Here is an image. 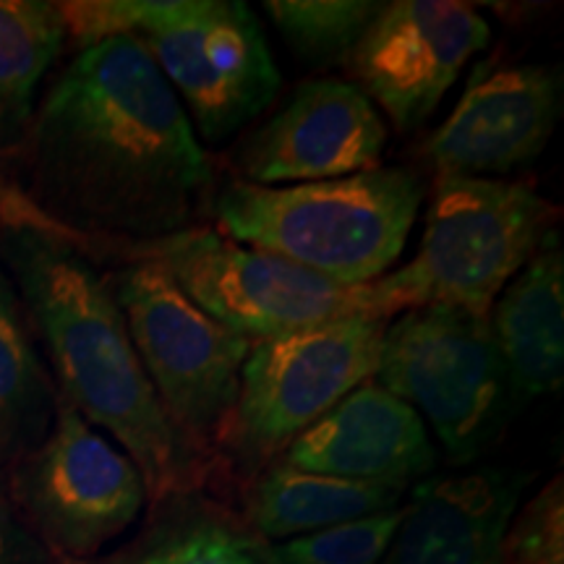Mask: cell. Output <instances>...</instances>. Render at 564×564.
Here are the masks:
<instances>
[{
  "label": "cell",
  "instance_id": "cell-1",
  "mask_svg": "<svg viewBox=\"0 0 564 564\" xmlns=\"http://www.w3.org/2000/svg\"><path fill=\"white\" fill-rule=\"evenodd\" d=\"M11 154L19 194L76 241H158L194 228L215 199L186 110L133 37L79 51Z\"/></svg>",
  "mask_w": 564,
  "mask_h": 564
},
{
  "label": "cell",
  "instance_id": "cell-2",
  "mask_svg": "<svg viewBox=\"0 0 564 564\" xmlns=\"http://www.w3.org/2000/svg\"><path fill=\"white\" fill-rule=\"evenodd\" d=\"M0 264L45 345L55 390L131 457L150 505L207 489L217 457L162 411L126 329L108 272L0 175Z\"/></svg>",
  "mask_w": 564,
  "mask_h": 564
},
{
  "label": "cell",
  "instance_id": "cell-3",
  "mask_svg": "<svg viewBox=\"0 0 564 564\" xmlns=\"http://www.w3.org/2000/svg\"><path fill=\"white\" fill-rule=\"evenodd\" d=\"M58 9L79 51L139 40L209 144L262 116L280 91L262 24L241 0H70Z\"/></svg>",
  "mask_w": 564,
  "mask_h": 564
},
{
  "label": "cell",
  "instance_id": "cell-4",
  "mask_svg": "<svg viewBox=\"0 0 564 564\" xmlns=\"http://www.w3.org/2000/svg\"><path fill=\"white\" fill-rule=\"evenodd\" d=\"M426 181L413 167L272 188L232 181L215 192L217 232L343 288L369 285L398 262Z\"/></svg>",
  "mask_w": 564,
  "mask_h": 564
},
{
  "label": "cell",
  "instance_id": "cell-5",
  "mask_svg": "<svg viewBox=\"0 0 564 564\" xmlns=\"http://www.w3.org/2000/svg\"><path fill=\"white\" fill-rule=\"evenodd\" d=\"M560 209L525 183L436 178L411 262L361 285L364 314L390 322L421 306L489 316L507 282L554 228Z\"/></svg>",
  "mask_w": 564,
  "mask_h": 564
},
{
  "label": "cell",
  "instance_id": "cell-6",
  "mask_svg": "<svg viewBox=\"0 0 564 564\" xmlns=\"http://www.w3.org/2000/svg\"><path fill=\"white\" fill-rule=\"evenodd\" d=\"M373 382L432 426L455 465L491 449L520 405L489 316L455 306L411 308L387 322Z\"/></svg>",
  "mask_w": 564,
  "mask_h": 564
},
{
  "label": "cell",
  "instance_id": "cell-7",
  "mask_svg": "<svg viewBox=\"0 0 564 564\" xmlns=\"http://www.w3.org/2000/svg\"><path fill=\"white\" fill-rule=\"evenodd\" d=\"M76 243L97 264L110 259L162 267L204 314L251 343L345 316H366L361 285L343 288L274 253L230 241L204 225L147 243Z\"/></svg>",
  "mask_w": 564,
  "mask_h": 564
},
{
  "label": "cell",
  "instance_id": "cell-8",
  "mask_svg": "<svg viewBox=\"0 0 564 564\" xmlns=\"http://www.w3.org/2000/svg\"><path fill=\"white\" fill-rule=\"evenodd\" d=\"M384 327L356 314L253 343L215 455L249 478L280 460L295 436L377 373Z\"/></svg>",
  "mask_w": 564,
  "mask_h": 564
},
{
  "label": "cell",
  "instance_id": "cell-9",
  "mask_svg": "<svg viewBox=\"0 0 564 564\" xmlns=\"http://www.w3.org/2000/svg\"><path fill=\"white\" fill-rule=\"evenodd\" d=\"M108 278L162 411L188 442L217 457L215 436L236 405L253 343L204 314L158 264L126 262Z\"/></svg>",
  "mask_w": 564,
  "mask_h": 564
},
{
  "label": "cell",
  "instance_id": "cell-10",
  "mask_svg": "<svg viewBox=\"0 0 564 564\" xmlns=\"http://www.w3.org/2000/svg\"><path fill=\"white\" fill-rule=\"evenodd\" d=\"M9 470V502L58 562L105 554L150 507L131 457L61 394L47 434Z\"/></svg>",
  "mask_w": 564,
  "mask_h": 564
},
{
  "label": "cell",
  "instance_id": "cell-11",
  "mask_svg": "<svg viewBox=\"0 0 564 564\" xmlns=\"http://www.w3.org/2000/svg\"><path fill=\"white\" fill-rule=\"evenodd\" d=\"M489 40V21L474 6L398 0L384 3L345 63L356 87L408 133L440 108L465 63Z\"/></svg>",
  "mask_w": 564,
  "mask_h": 564
},
{
  "label": "cell",
  "instance_id": "cell-12",
  "mask_svg": "<svg viewBox=\"0 0 564 564\" xmlns=\"http://www.w3.org/2000/svg\"><path fill=\"white\" fill-rule=\"evenodd\" d=\"M560 66H499L474 70L460 102L423 144L436 178H481L533 162L552 141L562 116Z\"/></svg>",
  "mask_w": 564,
  "mask_h": 564
},
{
  "label": "cell",
  "instance_id": "cell-13",
  "mask_svg": "<svg viewBox=\"0 0 564 564\" xmlns=\"http://www.w3.org/2000/svg\"><path fill=\"white\" fill-rule=\"evenodd\" d=\"M387 126L352 82L312 79L295 87L236 154L243 183H316L377 171Z\"/></svg>",
  "mask_w": 564,
  "mask_h": 564
},
{
  "label": "cell",
  "instance_id": "cell-14",
  "mask_svg": "<svg viewBox=\"0 0 564 564\" xmlns=\"http://www.w3.org/2000/svg\"><path fill=\"white\" fill-rule=\"evenodd\" d=\"M280 463L350 481L408 486L432 474L436 449L421 415L369 379L295 436Z\"/></svg>",
  "mask_w": 564,
  "mask_h": 564
},
{
  "label": "cell",
  "instance_id": "cell-15",
  "mask_svg": "<svg viewBox=\"0 0 564 564\" xmlns=\"http://www.w3.org/2000/svg\"><path fill=\"white\" fill-rule=\"evenodd\" d=\"M525 484L528 476L491 468L426 478L379 564H502L507 525Z\"/></svg>",
  "mask_w": 564,
  "mask_h": 564
},
{
  "label": "cell",
  "instance_id": "cell-16",
  "mask_svg": "<svg viewBox=\"0 0 564 564\" xmlns=\"http://www.w3.org/2000/svg\"><path fill=\"white\" fill-rule=\"evenodd\" d=\"M491 335L518 400L560 392L564 379V257L552 230L494 301Z\"/></svg>",
  "mask_w": 564,
  "mask_h": 564
},
{
  "label": "cell",
  "instance_id": "cell-17",
  "mask_svg": "<svg viewBox=\"0 0 564 564\" xmlns=\"http://www.w3.org/2000/svg\"><path fill=\"white\" fill-rule=\"evenodd\" d=\"M61 564H282L274 544L215 494L192 489L150 505L133 539L87 562Z\"/></svg>",
  "mask_w": 564,
  "mask_h": 564
},
{
  "label": "cell",
  "instance_id": "cell-18",
  "mask_svg": "<svg viewBox=\"0 0 564 564\" xmlns=\"http://www.w3.org/2000/svg\"><path fill=\"white\" fill-rule=\"evenodd\" d=\"M405 484L350 481L274 460L249 478L241 518L270 544L299 539L369 514L398 510Z\"/></svg>",
  "mask_w": 564,
  "mask_h": 564
},
{
  "label": "cell",
  "instance_id": "cell-19",
  "mask_svg": "<svg viewBox=\"0 0 564 564\" xmlns=\"http://www.w3.org/2000/svg\"><path fill=\"white\" fill-rule=\"evenodd\" d=\"M58 390L42 361L24 303L0 264V465L30 453L51 429Z\"/></svg>",
  "mask_w": 564,
  "mask_h": 564
},
{
  "label": "cell",
  "instance_id": "cell-20",
  "mask_svg": "<svg viewBox=\"0 0 564 564\" xmlns=\"http://www.w3.org/2000/svg\"><path fill=\"white\" fill-rule=\"evenodd\" d=\"M66 42L58 3L0 0V154L24 141L37 91Z\"/></svg>",
  "mask_w": 564,
  "mask_h": 564
},
{
  "label": "cell",
  "instance_id": "cell-21",
  "mask_svg": "<svg viewBox=\"0 0 564 564\" xmlns=\"http://www.w3.org/2000/svg\"><path fill=\"white\" fill-rule=\"evenodd\" d=\"M384 3L373 0H267L282 37L312 66H329L350 55L379 17Z\"/></svg>",
  "mask_w": 564,
  "mask_h": 564
},
{
  "label": "cell",
  "instance_id": "cell-22",
  "mask_svg": "<svg viewBox=\"0 0 564 564\" xmlns=\"http://www.w3.org/2000/svg\"><path fill=\"white\" fill-rule=\"evenodd\" d=\"M405 505L398 510L369 514L324 531L274 544L282 564H379L403 523Z\"/></svg>",
  "mask_w": 564,
  "mask_h": 564
},
{
  "label": "cell",
  "instance_id": "cell-23",
  "mask_svg": "<svg viewBox=\"0 0 564 564\" xmlns=\"http://www.w3.org/2000/svg\"><path fill=\"white\" fill-rule=\"evenodd\" d=\"M502 564H564V491L556 476L514 512L502 544Z\"/></svg>",
  "mask_w": 564,
  "mask_h": 564
},
{
  "label": "cell",
  "instance_id": "cell-24",
  "mask_svg": "<svg viewBox=\"0 0 564 564\" xmlns=\"http://www.w3.org/2000/svg\"><path fill=\"white\" fill-rule=\"evenodd\" d=\"M0 564H61L0 494Z\"/></svg>",
  "mask_w": 564,
  "mask_h": 564
}]
</instances>
